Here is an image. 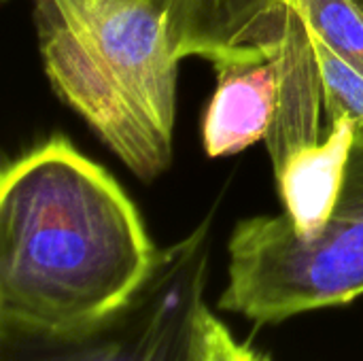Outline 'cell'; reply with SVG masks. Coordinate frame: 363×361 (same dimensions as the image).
<instances>
[{
    "mask_svg": "<svg viewBox=\"0 0 363 361\" xmlns=\"http://www.w3.org/2000/svg\"><path fill=\"white\" fill-rule=\"evenodd\" d=\"M357 2H359V4H363V0H357Z\"/></svg>",
    "mask_w": 363,
    "mask_h": 361,
    "instance_id": "cell-10",
    "label": "cell"
},
{
    "mask_svg": "<svg viewBox=\"0 0 363 361\" xmlns=\"http://www.w3.org/2000/svg\"><path fill=\"white\" fill-rule=\"evenodd\" d=\"M208 266L211 219H204L160 249L151 277L123 311L68 336L0 334V361H191Z\"/></svg>",
    "mask_w": 363,
    "mask_h": 361,
    "instance_id": "cell-4",
    "label": "cell"
},
{
    "mask_svg": "<svg viewBox=\"0 0 363 361\" xmlns=\"http://www.w3.org/2000/svg\"><path fill=\"white\" fill-rule=\"evenodd\" d=\"M353 140L355 123L345 117L334 119L319 143L296 151L274 170L283 215L296 234L315 236L330 221L345 185Z\"/></svg>",
    "mask_w": 363,
    "mask_h": 361,
    "instance_id": "cell-6",
    "label": "cell"
},
{
    "mask_svg": "<svg viewBox=\"0 0 363 361\" xmlns=\"http://www.w3.org/2000/svg\"><path fill=\"white\" fill-rule=\"evenodd\" d=\"M160 249L115 177L55 134L0 174V334L68 336L123 311Z\"/></svg>",
    "mask_w": 363,
    "mask_h": 361,
    "instance_id": "cell-1",
    "label": "cell"
},
{
    "mask_svg": "<svg viewBox=\"0 0 363 361\" xmlns=\"http://www.w3.org/2000/svg\"><path fill=\"white\" fill-rule=\"evenodd\" d=\"M217 89L202 119V145L208 157L242 153L266 140L281 100V57L255 64L215 66Z\"/></svg>",
    "mask_w": 363,
    "mask_h": 361,
    "instance_id": "cell-5",
    "label": "cell"
},
{
    "mask_svg": "<svg viewBox=\"0 0 363 361\" xmlns=\"http://www.w3.org/2000/svg\"><path fill=\"white\" fill-rule=\"evenodd\" d=\"M191 361H272V355L240 340L232 328L204 304L194 326Z\"/></svg>",
    "mask_w": 363,
    "mask_h": 361,
    "instance_id": "cell-9",
    "label": "cell"
},
{
    "mask_svg": "<svg viewBox=\"0 0 363 361\" xmlns=\"http://www.w3.org/2000/svg\"><path fill=\"white\" fill-rule=\"evenodd\" d=\"M287 6L315 38L363 72V4L357 0H287Z\"/></svg>",
    "mask_w": 363,
    "mask_h": 361,
    "instance_id": "cell-7",
    "label": "cell"
},
{
    "mask_svg": "<svg viewBox=\"0 0 363 361\" xmlns=\"http://www.w3.org/2000/svg\"><path fill=\"white\" fill-rule=\"evenodd\" d=\"M45 77L55 96L143 181L174 155L179 64L189 57L149 0H30Z\"/></svg>",
    "mask_w": 363,
    "mask_h": 361,
    "instance_id": "cell-2",
    "label": "cell"
},
{
    "mask_svg": "<svg viewBox=\"0 0 363 361\" xmlns=\"http://www.w3.org/2000/svg\"><path fill=\"white\" fill-rule=\"evenodd\" d=\"M363 298V126L330 221L300 236L285 215H255L228 240V283L217 309L257 326L347 306Z\"/></svg>",
    "mask_w": 363,
    "mask_h": 361,
    "instance_id": "cell-3",
    "label": "cell"
},
{
    "mask_svg": "<svg viewBox=\"0 0 363 361\" xmlns=\"http://www.w3.org/2000/svg\"><path fill=\"white\" fill-rule=\"evenodd\" d=\"M308 36L321 79L328 123L345 117L351 119L355 128H359L363 126V72L328 49L311 32Z\"/></svg>",
    "mask_w": 363,
    "mask_h": 361,
    "instance_id": "cell-8",
    "label": "cell"
}]
</instances>
